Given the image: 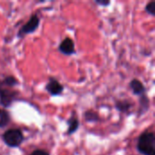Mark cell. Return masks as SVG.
Segmentation results:
<instances>
[{
  "instance_id": "5b68a950",
  "label": "cell",
  "mask_w": 155,
  "mask_h": 155,
  "mask_svg": "<svg viewBox=\"0 0 155 155\" xmlns=\"http://www.w3.org/2000/svg\"><path fill=\"white\" fill-rule=\"evenodd\" d=\"M59 51L62 54H65V55H70V54H74L75 53V49H74V41L71 38L66 37L60 44Z\"/></svg>"
},
{
  "instance_id": "8fae6325",
  "label": "cell",
  "mask_w": 155,
  "mask_h": 155,
  "mask_svg": "<svg viewBox=\"0 0 155 155\" xmlns=\"http://www.w3.org/2000/svg\"><path fill=\"white\" fill-rule=\"evenodd\" d=\"M149 108V98L143 94V95H141V98H140V113L141 114H144Z\"/></svg>"
},
{
  "instance_id": "277c9868",
  "label": "cell",
  "mask_w": 155,
  "mask_h": 155,
  "mask_svg": "<svg viewBox=\"0 0 155 155\" xmlns=\"http://www.w3.org/2000/svg\"><path fill=\"white\" fill-rule=\"evenodd\" d=\"M15 93L11 92L7 89H2L0 92V104L4 107H8L12 104L13 101L15 100Z\"/></svg>"
},
{
  "instance_id": "8992f818",
  "label": "cell",
  "mask_w": 155,
  "mask_h": 155,
  "mask_svg": "<svg viewBox=\"0 0 155 155\" xmlns=\"http://www.w3.org/2000/svg\"><path fill=\"white\" fill-rule=\"evenodd\" d=\"M45 89L51 95H58L64 91L63 85L54 78H51L49 80V83L46 84Z\"/></svg>"
},
{
  "instance_id": "9c48e42d",
  "label": "cell",
  "mask_w": 155,
  "mask_h": 155,
  "mask_svg": "<svg viewBox=\"0 0 155 155\" xmlns=\"http://www.w3.org/2000/svg\"><path fill=\"white\" fill-rule=\"evenodd\" d=\"M115 107L122 113H126L132 108V104L129 101H118L115 104Z\"/></svg>"
},
{
  "instance_id": "3957f363",
  "label": "cell",
  "mask_w": 155,
  "mask_h": 155,
  "mask_svg": "<svg viewBox=\"0 0 155 155\" xmlns=\"http://www.w3.org/2000/svg\"><path fill=\"white\" fill-rule=\"evenodd\" d=\"M39 24H40V21H39V18L36 15H34L30 17V19L27 21L26 24H25L21 29L19 30L17 35L19 37H23L28 34H31L33 32H35L37 27L39 26Z\"/></svg>"
},
{
  "instance_id": "5bb4252c",
  "label": "cell",
  "mask_w": 155,
  "mask_h": 155,
  "mask_svg": "<svg viewBox=\"0 0 155 155\" xmlns=\"http://www.w3.org/2000/svg\"><path fill=\"white\" fill-rule=\"evenodd\" d=\"M145 10L147 13H149L150 15H155V2L153 1L149 4L146 5V7H145Z\"/></svg>"
},
{
  "instance_id": "ba28073f",
  "label": "cell",
  "mask_w": 155,
  "mask_h": 155,
  "mask_svg": "<svg viewBox=\"0 0 155 155\" xmlns=\"http://www.w3.org/2000/svg\"><path fill=\"white\" fill-rule=\"evenodd\" d=\"M67 124H68V131H67L68 134H73L79 128V121L76 117V115H74V114H73L70 117Z\"/></svg>"
},
{
  "instance_id": "9a60e30c",
  "label": "cell",
  "mask_w": 155,
  "mask_h": 155,
  "mask_svg": "<svg viewBox=\"0 0 155 155\" xmlns=\"http://www.w3.org/2000/svg\"><path fill=\"white\" fill-rule=\"evenodd\" d=\"M95 3L99 5H102V6H107L111 4V2L108 0H95Z\"/></svg>"
},
{
  "instance_id": "4fadbf2b",
  "label": "cell",
  "mask_w": 155,
  "mask_h": 155,
  "mask_svg": "<svg viewBox=\"0 0 155 155\" xmlns=\"http://www.w3.org/2000/svg\"><path fill=\"white\" fill-rule=\"evenodd\" d=\"M2 84H5L6 86L13 87V86H15V85H16V84H18V81H17L14 76H6V77L4 79V81H3Z\"/></svg>"
},
{
  "instance_id": "6da1fadb",
  "label": "cell",
  "mask_w": 155,
  "mask_h": 155,
  "mask_svg": "<svg viewBox=\"0 0 155 155\" xmlns=\"http://www.w3.org/2000/svg\"><path fill=\"white\" fill-rule=\"evenodd\" d=\"M137 150L143 155H155V136L153 133H143L138 140Z\"/></svg>"
},
{
  "instance_id": "7a4b0ae2",
  "label": "cell",
  "mask_w": 155,
  "mask_h": 155,
  "mask_svg": "<svg viewBox=\"0 0 155 155\" xmlns=\"http://www.w3.org/2000/svg\"><path fill=\"white\" fill-rule=\"evenodd\" d=\"M3 140L9 147H18L24 141L23 134L18 129H10L3 134Z\"/></svg>"
},
{
  "instance_id": "e0dca14e",
  "label": "cell",
  "mask_w": 155,
  "mask_h": 155,
  "mask_svg": "<svg viewBox=\"0 0 155 155\" xmlns=\"http://www.w3.org/2000/svg\"><path fill=\"white\" fill-rule=\"evenodd\" d=\"M2 89H3V88H2V83H0V92H1Z\"/></svg>"
},
{
  "instance_id": "2e32d148",
  "label": "cell",
  "mask_w": 155,
  "mask_h": 155,
  "mask_svg": "<svg viewBox=\"0 0 155 155\" xmlns=\"http://www.w3.org/2000/svg\"><path fill=\"white\" fill-rule=\"evenodd\" d=\"M31 155H49V153L44 150H35L31 153Z\"/></svg>"
},
{
  "instance_id": "7c38bea8",
  "label": "cell",
  "mask_w": 155,
  "mask_h": 155,
  "mask_svg": "<svg viewBox=\"0 0 155 155\" xmlns=\"http://www.w3.org/2000/svg\"><path fill=\"white\" fill-rule=\"evenodd\" d=\"M84 118L87 122H90V123H95L99 120V116L98 114L94 112V111H88L85 113L84 114Z\"/></svg>"
},
{
  "instance_id": "30bf717a",
  "label": "cell",
  "mask_w": 155,
  "mask_h": 155,
  "mask_svg": "<svg viewBox=\"0 0 155 155\" xmlns=\"http://www.w3.org/2000/svg\"><path fill=\"white\" fill-rule=\"evenodd\" d=\"M9 121H10L9 114L4 109H0V128L6 126Z\"/></svg>"
},
{
  "instance_id": "52a82bcc",
  "label": "cell",
  "mask_w": 155,
  "mask_h": 155,
  "mask_svg": "<svg viewBox=\"0 0 155 155\" xmlns=\"http://www.w3.org/2000/svg\"><path fill=\"white\" fill-rule=\"evenodd\" d=\"M130 87L134 94L136 95H143L146 91L143 84L138 79H133L130 83Z\"/></svg>"
}]
</instances>
